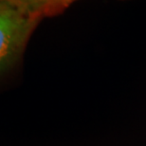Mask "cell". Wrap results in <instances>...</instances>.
Returning <instances> with one entry per match:
<instances>
[{
    "mask_svg": "<svg viewBox=\"0 0 146 146\" xmlns=\"http://www.w3.org/2000/svg\"><path fill=\"white\" fill-rule=\"evenodd\" d=\"M69 4L60 0H0V74L21 56L40 22L61 13Z\"/></svg>",
    "mask_w": 146,
    "mask_h": 146,
    "instance_id": "obj_1",
    "label": "cell"
}]
</instances>
